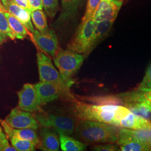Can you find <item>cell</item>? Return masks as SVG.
<instances>
[{"instance_id": "cell-31", "label": "cell", "mask_w": 151, "mask_h": 151, "mask_svg": "<svg viewBox=\"0 0 151 151\" xmlns=\"http://www.w3.org/2000/svg\"><path fill=\"white\" fill-rule=\"evenodd\" d=\"M138 88H151V62L147 68L145 75Z\"/></svg>"}, {"instance_id": "cell-28", "label": "cell", "mask_w": 151, "mask_h": 151, "mask_svg": "<svg viewBox=\"0 0 151 151\" xmlns=\"http://www.w3.org/2000/svg\"><path fill=\"white\" fill-rule=\"evenodd\" d=\"M100 1L101 0H88L86 11L84 16L82 17V22L86 21L93 17Z\"/></svg>"}, {"instance_id": "cell-9", "label": "cell", "mask_w": 151, "mask_h": 151, "mask_svg": "<svg viewBox=\"0 0 151 151\" xmlns=\"http://www.w3.org/2000/svg\"><path fill=\"white\" fill-rule=\"evenodd\" d=\"M32 37L39 48L53 57L60 49L58 38L53 29H49L44 32L35 29L32 34Z\"/></svg>"}, {"instance_id": "cell-5", "label": "cell", "mask_w": 151, "mask_h": 151, "mask_svg": "<svg viewBox=\"0 0 151 151\" xmlns=\"http://www.w3.org/2000/svg\"><path fill=\"white\" fill-rule=\"evenodd\" d=\"M37 56L40 81L54 83L67 93L70 88L62 80L59 72L55 68L50 59L40 51L38 52Z\"/></svg>"}, {"instance_id": "cell-21", "label": "cell", "mask_w": 151, "mask_h": 151, "mask_svg": "<svg viewBox=\"0 0 151 151\" xmlns=\"http://www.w3.org/2000/svg\"><path fill=\"white\" fill-rule=\"evenodd\" d=\"M4 7L0 8V44L4 43L8 39L14 40L15 38L11 31L7 19L4 14Z\"/></svg>"}, {"instance_id": "cell-3", "label": "cell", "mask_w": 151, "mask_h": 151, "mask_svg": "<svg viewBox=\"0 0 151 151\" xmlns=\"http://www.w3.org/2000/svg\"><path fill=\"white\" fill-rule=\"evenodd\" d=\"M85 58L84 55L61 49L53 57L54 64L59 70L60 77L69 88L74 83L72 76L80 68Z\"/></svg>"}, {"instance_id": "cell-8", "label": "cell", "mask_w": 151, "mask_h": 151, "mask_svg": "<svg viewBox=\"0 0 151 151\" xmlns=\"http://www.w3.org/2000/svg\"><path fill=\"white\" fill-rule=\"evenodd\" d=\"M19 108L25 111L34 113L38 111L41 106L38 93L34 85L27 83L17 93Z\"/></svg>"}, {"instance_id": "cell-14", "label": "cell", "mask_w": 151, "mask_h": 151, "mask_svg": "<svg viewBox=\"0 0 151 151\" xmlns=\"http://www.w3.org/2000/svg\"><path fill=\"white\" fill-rule=\"evenodd\" d=\"M39 134L40 138L38 146L39 149L45 151H60L59 137L54 130L43 127L39 130Z\"/></svg>"}, {"instance_id": "cell-27", "label": "cell", "mask_w": 151, "mask_h": 151, "mask_svg": "<svg viewBox=\"0 0 151 151\" xmlns=\"http://www.w3.org/2000/svg\"><path fill=\"white\" fill-rule=\"evenodd\" d=\"M42 5L47 15L53 18L59 9L58 0H42Z\"/></svg>"}, {"instance_id": "cell-7", "label": "cell", "mask_w": 151, "mask_h": 151, "mask_svg": "<svg viewBox=\"0 0 151 151\" xmlns=\"http://www.w3.org/2000/svg\"><path fill=\"white\" fill-rule=\"evenodd\" d=\"M5 122L11 127L16 129H38V122L30 112L15 108L6 118Z\"/></svg>"}, {"instance_id": "cell-29", "label": "cell", "mask_w": 151, "mask_h": 151, "mask_svg": "<svg viewBox=\"0 0 151 151\" xmlns=\"http://www.w3.org/2000/svg\"><path fill=\"white\" fill-rule=\"evenodd\" d=\"M0 151H17L13 146L10 145L6 135L0 126Z\"/></svg>"}, {"instance_id": "cell-25", "label": "cell", "mask_w": 151, "mask_h": 151, "mask_svg": "<svg viewBox=\"0 0 151 151\" xmlns=\"http://www.w3.org/2000/svg\"><path fill=\"white\" fill-rule=\"evenodd\" d=\"M12 146L17 151H35L37 146L32 142L12 137L10 139Z\"/></svg>"}, {"instance_id": "cell-23", "label": "cell", "mask_w": 151, "mask_h": 151, "mask_svg": "<svg viewBox=\"0 0 151 151\" xmlns=\"http://www.w3.org/2000/svg\"><path fill=\"white\" fill-rule=\"evenodd\" d=\"M81 1V0H61L62 13L60 19L61 18V20H65L73 16L77 10Z\"/></svg>"}, {"instance_id": "cell-1", "label": "cell", "mask_w": 151, "mask_h": 151, "mask_svg": "<svg viewBox=\"0 0 151 151\" xmlns=\"http://www.w3.org/2000/svg\"><path fill=\"white\" fill-rule=\"evenodd\" d=\"M73 110L78 119L101 122L119 128L121 120L130 112L123 105H96L81 101L74 104Z\"/></svg>"}, {"instance_id": "cell-16", "label": "cell", "mask_w": 151, "mask_h": 151, "mask_svg": "<svg viewBox=\"0 0 151 151\" xmlns=\"http://www.w3.org/2000/svg\"><path fill=\"white\" fill-rule=\"evenodd\" d=\"M4 7L6 11L10 12L23 24L29 32L31 34L34 33L35 29L32 25L30 13L22 7L16 5L12 0L4 5Z\"/></svg>"}, {"instance_id": "cell-18", "label": "cell", "mask_w": 151, "mask_h": 151, "mask_svg": "<svg viewBox=\"0 0 151 151\" xmlns=\"http://www.w3.org/2000/svg\"><path fill=\"white\" fill-rule=\"evenodd\" d=\"M114 20H104L97 22L95 29L91 46V52L100 43L104 38L108 36L110 32L114 22Z\"/></svg>"}, {"instance_id": "cell-4", "label": "cell", "mask_w": 151, "mask_h": 151, "mask_svg": "<svg viewBox=\"0 0 151 151\" xmlns=\"http://www.w3.org/2000/svg\"><path fill=\"white\" fill-rule=\"evenodd\" d=\"M97 22L93 17L81 22L67 49L78 54L87 56L91 52L92 40Z\"/></svg>"}, {"instance_id": "cell-34", "label": "cell", "mask_w": 151, "mask_h": 151, "mask_svg": "<svg viewBox=\"0 0 151 151\" xmlns=\"http://www.w3.org/2000/svg\"><path fill=\"white\" fill-rule=\"evenodd\" d=\"M10 1V0H1V2H2L3 6L6 5V4L8 2H9Z\"/></svg>"}, {"instance_id": "cell-35", "label": "cell", "mask_w": 151, "mask_h": 151, "mask_svg": "<svg viewBox=\"0 0 151 151\" xmlns=\"http://www.w3.org/2000/svg\"><path fill=\"white\" fill-rule=\"evenodd\" d=\"M4 7V6L2 5V2H1V1L0 0V8L1 7Z\"/></svg>"}, {"instance_id": "cell-15", "label": "cell", "mask_w": 151, "mask_h": 151, "mask_svg": "<svg viewBox=\"0 0 151 151\" xmlns=\"http://www.w3.org/2000/svg\"><path fill=\"white\" fill-rule=\"evenodd\" d=\"M4 129L5 132L6 136L10 139L12 137L19 139L27 140L34 143L38 146L40 143V138L35 130L32 129H16L9 125L5 120H0Z\"/></svg>"}, {"instance_id": "cell-12", "label": "cell", "mask_w": 151, "mask_h": 151, "mask_svg": "<svg viewBox=\"0 0 151 151\" xmlns=\"http://www.w3.org/2000/svg\"><path fill=\"white\" fill-rule=\"evenodd\" d=\"M123 103H135L143 106L151 113V88H138L137 89L118 95Z\"/></svg>"}, {"instance_id": "cell-11", "label": "cell", "mask_w": 151, "mask_h": 151, "mask_svg": "<svg viewBox=\"0 0 151 151\" xmlns=\"http://www.w3.org/2000/svg\"><path fill=\"white\" fill-rule=\"evenodd\" d=\"M123 1L116 0H101L93 18L96 22L115 21L123 5Z\"/></svg>"}, {"instance_id": "cell-19", "label": "cell", "mask_w": 151, "mask_h": 151, "mask_svg": "<svg viewBox=\"0 0 151 151\" xmlns=\"http://www.w3.org/2000/svg\"><path fill=\"white\" fill-rule=\"evenodd\" d=\"M58 134L60 149L63 151H82L86 148V145L80 140H76L62 132L57 131Z\"/></svg>"}, {"instance_id": "cell-30", "label": "cell", "mask_w": 151, "mask_h": 151, "mask_svg": "<svg viewBox=\"0 0 151 151\" xmlns=\"http://www.w3.org/2000/svg\"><path fill=\"white\" fill-rule=\"evenodd\" d=\"M92 151H120L118 145L114 143H106L104 145H100L93 146L91 148Z\"/></svg>"}, {"instance_id": "cell-17", "label": "cell", "mask_w": 151, "mask_h": 151, "mask_svg": "<svg viewBox=\"0 0 151 151\" xmlns=\"http://www.w3.org/2000/svg\"><path fill=\"white\" fill-rule=\"evenodd\" d=\"M120 128L133 130H151V120L136 115L130 111L121 120Z\"/></svg>"}, {"instance_id": "cell-20", "label": "cell", "mask_w": 151, "mask_h": 151, "mask_svg": "<svg viewBox=\"0 0 151 151\" xmlns=\"http://www.w3.org/2000/svg\"><path fill=\"white\" fill-rule=\"evenodd\" d=\"M4 12L15 39H24L27 38V35L29 34L27 28L15 16L6 11L5 9Z\"/></svg>"}, {"instance_id": "cell-32", "label": "cell", "mask_w": 151, "mask_h": 151, "mask_svg": "<svg viewBox=\"0 0 151 151\" xmlns=\"http://www.w3.org/2000/svg\"><path fill=\"white\" fill-rule=\"evenodd\" d=\"M15 4L23 9H25L27 11H28L29 13H31L32 10L30 6L29 5V2L28 0H12Z\"/></svg>"}, {"instance_id": "cell-22", "label": "cell", "mask_w": 151, "mask_h": 151, "mask_svg": "<svg viewBox=\"0 0 151 151\" xmlns=\"http://www.w3.org/2000/svg\"><path fill=\"white\" fill-rule=\"evenodd\" d=\"M31 19L35 27L40 32H45L49 29L46 15L42 10H35L30 13Z\"/></svg>"}, {"instance_id": "cell-33", "label": "cell", "mask_w": 151, "mask_h": 151, "mask_svg": "<svg viewBox=\"0 0 151 151\" xmlns=\"http://www.w3.org/2000/svg\"><path fill=\"white\" fill-rule=\"evenodd\" d=\"M32 11L35 10H42L43 5L42 0H28Z\"/></svg>"}, {"instance_id": "cell-2", "label": "cell", "mask_w": 151, "mask_h": 151, "mask_svg": "<svg viewBox=\"0 0 151 151\" xmlns=\"http://www.w3.org/2000/svg\"><path fill=\"white\" fill-rule=\"evenodd\" d=\"M120 128L110 124L78 119L76 125V136L85 143H116Z\"/></svg>"}, {"instance_id": "cell-13", "label": "cell", "mask_w": 151, "mask_h": 151, "mask_svg": "<svg viewBox=\"0 0 151 151\" xmlns=\"http://www.w3.org/2000/svg\"><path fill=\"white\" fill-rule=\"evenodd\" d=\"M34 86L41 105L54 101L62 94H66L60 87L52 83L40 81Z\"/></svg>"}, {"instance_id": "cell-36", "label": "cell", "mask_w": 151, "mask_h": 151, "mask_svg": "<svg viewBox=\"0 0 151 151\" xmlns=\"http://www.w3.org/2000/svg\"><path fill=\"white\" fill-rule=\"evenodd\" d=\"M116 1H124V0H116Z\"/></svg>"}, {"instance_id": "cell-10", "label": "cell", "mask_w": 151, "mask_h": 151, "mask_svg": "<svg viewBox=\"0 0 151 151\" xmlns=\"http://www.w3.org/2000/svg\"><path fill=\"white\" fill-rule=\"evenodd\" d=\"M116 145L123 151H151V147L132 134L128 129L120 128Z\"/></svg>"}, {"instance_id": "cell-24", "label": "cell", "mask_w": 151, "mask_h": 151, "mask_svg": "<svg viewBox=\"0 0 151 151\" xmlns=\"http://www.w3.org/2000/svg\"><path fill=\"white\" fill-rule=\"evenodd\" d=\"M87 101L96 105H122L123 103L118 95L87 97Z\"/></svg>"}, {"instance_id": "cell-26", "label": "cell", "mask_w": 151, "mask_h": 151, "mask_svg": "<svg viewBox=\"0 0 151 151\" xmlns=\"http://www.w3.org/2000/svg\"><path fill=\"white\" fill-rule=\"evenodd\" d=\"M123 106L128 108L130 111L136 115L151 120V112L140 104L135 103H126Z\"/></svg>"}, {"instance_id": "cell-6", "label": "cell", "mask_w": 151, "mask_h": 151, "mask_svg": "<svg viewBox=\"0 0 151 151\" xmlns=\"http://www.w3.org/2000/svg\"><path fill=\"white\" fill-rule=\"evenodd\" d=\"M34 116L38 123L44 127L52 128L55 132L60 131L67 135L75 132L77 122L73 118L44 114H37Z\"/></svg>"}]
</instances>
